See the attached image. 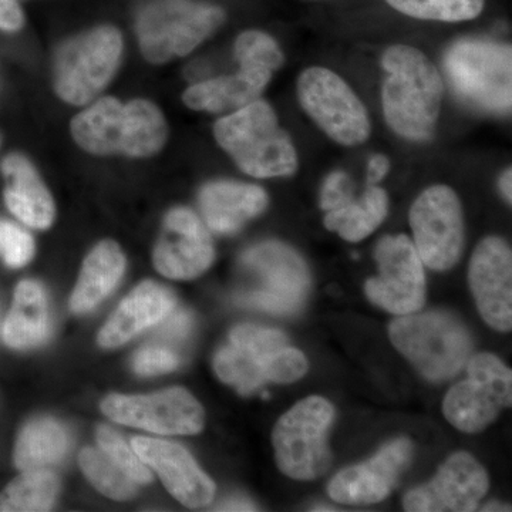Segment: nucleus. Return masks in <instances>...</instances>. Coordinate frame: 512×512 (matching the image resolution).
<instances>
[{
  "mask_svg": "<svg viewBox=\"0 0 512 512\" xmlns=\"http://www.w3.org/2000/svg\"><path fill=\"white\" fill-rule=\"evenodd\" d=\"M382 66L384 117L394 133L409 140L433 134L439 120L444 86L429 57L412 46L397 45L384 52Z\"/></svg>",
  "mask_w": 512,
  "mask_h": 512,
  "instance_id": "nucleus-1",
  "label": "nucleus"
},
{
  "mask_svg": "<svg viewBox=\"0 0 512 512\" xmlns=\"http://www.w3.org/2000/svg\"><path fill=\"white\" fill-rule=\"evenodd\" d=\"M70 130L77 146L96 156L151 157L168 137L167 121L156 104H123L113 97H103L77 114Z\"/></svg>",
  "mask_w": 512,
  "mask_h": 512,
  "instance_id": "nucleus-2",
  "label": "nucleus"
},
{
  "mask_svg": "<svg viewBox=\"0 0 512 512\" xmlns=\"http://www.w3.org/2000/svg\"><path fill=\"white\" fill-rule=\"evenodd\" d=\"M214 369L222 382L251 394L266 383L296 382L308 372V360L279 330L241 325L218 350Z\"/></svg>",
  "mask_w": 512,
  "mask_h": 512,
  "instance_id": "nucleus-3",
  "label": "nucleus"
},
{
  "mask_svg": "<svg viewBox=\"0 0 512 512\" xmlns=\"http://www.w3.org/2000/svg\"><path fill=\"white\" fill-rule=\"evenodd\" d=\"M217 143L244 173L256 178L291 177L298 154L291 137L279 127L274 109L255 100L222 117L214 126Z\"/></svg>",
  "mask_w": 512,
  "mask_h": 512,
  "instance_id": "nucleus-4",
  "label": "nucleus"
},
{
  "mask_svg": "<svg viewBox=\"0 0 512 512\" xmlns=\"http://www.w3.org/2000/svg\"><path fill=\"white\" fill-rule=\"evenodd\" d=\"M389 333L394 348L431 382L456 376L473 349L466 326L447 312L400 316L393 320Z\"/></svg>",
  "mask_w": 512,
  "mask_h": 512,
  "instance_id": "nucleus-5",
  "label": "nucleus"
},
{
  "mask_svg": "<svg viewBox=\"0 0 512 512\" xmlns=\"http://www.w3.org/2000/svg\"><path fill=\"white\" fill-rule=\"evenodd\" d=\"M247 284L235 301L245 308L272 315L301 311L311 291V274L305 261L279 242H265L249 249L241 258Z\"/></svg>",
  "mask_w": 512,
  "mask_h": 512,
  "instance_id": "nucleus-6",
  "label": "nucleus"
},
{
  "mask_svg": "<svg viewBox=\"0 0 512 512\" xmlns=\"http://www.w3.org/2000/svg\"><path fill=\"white\" fill-rule=\"evenodd\" d=\"M451 87L470 106L488 113H510L512 50L510 45L460 40L444 57Z\"/></svg>",
  "mask_w": 512,
  "mask_h": 512,
  "instance_id": "nucleus-7",
  "label": "nucleus"
},
{
  "mask_svg": "<svg viewBox=\"0 0 512 512\" xmlns=\"http://www.w3.org/2000/svg\"><path fill=\"white\" fill-rule=\"evenodd\" d=\"M335 410L320 396L306 397L296 403L276 423L272 433L276 466L285 476L298 481H312L328 473L332 453L328 431Z\"/></svg>",
  "mask_w": 512,
  "mask_h": 512,
  "instance_id": "nucleus-8",
  "label": "nucleus"
},
{
  "mask_svg": "<svg viewBox=\"0 0 512 512\" xmlns=\"http://www.w3.org/2000/svg\"><path fill=\"white\" fill-rule=\"evenodd\" d=\"M224 18L217 6L191 0H157L138 15L141 53L156 64L187 56L220 28Z\"/></svg>",
  "mask_w": 512,
  "mask_h": 512,
  "instance_id": "nucleus-9",
  "label": "nucleus"
},
{
  "mask_svg": "<svg viewBox=\"0 0 512 512\" xmlns=\"http://www.w3.org/2000/svg\"><path fill=\"white\" fill-rule=\"evenodd\" d=\"M121 53L123 39L113 26H101L69 40L55 63L57 96L74 106L90 103L113 79Z\"/></svg>",
  "mask_w": 512,
  "mask_h": 512,
  "instance_id": "nucleus-10",
  "label": "nucleus"
},
{
  "mask_svg": "<svg viewBox=\"0 0 512 512\" xmlns=\"http://www.w3.org/2000/svg\"><path fill=\"white\" fill-rule=\"evenodd\" d=\"M302 109L332 140L342 146H359L370 136L366 107L348 83L332 70L311 67L299 76Z\"/></svg>",
  "mask_w": 512,
  "mask_h": 512,
  "instance_id": "nucleus-11",
  "label": "nucleus"
},
{
  "mask_svg": "<svg viewBox=\"0 0 512 512\" xmlns=\"http://www.w3.org/2000/svg\"><path fill=\"white\" fill-rule=\"evenodd\" d=\"M468 377L451 387L443 413L456 429L478 433L512 402V372L497 356L480 353L468 359Z\"/></svg>",
  "mask_w": 512,
  "mask_h": 512,
  "instance_id": "nucleus-12",
  "label": "nucleus"
},
{
  "mask_svg": "<svg viewBox=\"0 0 512 512\" xmlns=\"http://www.w3.org/2000/svg\"><path fill=\"white\" fill-rule=\"evenodd\" d=\"M414 248L421 262L434 271H447L460 259L464 242L463 211L456 192L433 185L421 192L410 210Z\"/></svg>",
  "mask_w": 512,
  "mask_h": 512,
  "instance_id": "nucleus-13",
  "label": "nucleus"
},
{
  "mask_svg": "<svg viewBox=\"0 0 512 512\" xmlns=\"http://www.w3.org/2000/svg\"><path fill=\"white\" fill-rule=\"evenodd\" d=\"M379 275L367 279L366 295L384 311L403 316L426 302L424 264L406 235L380 239L375 251Z\"/></svg>",
  "mask_w": 512,
  "mask_h": 512,
  "instance_id": "nucleus-14",
  "label": "nucleus"
},
{
  "mask_svg": "<svg viewBox=\"0 0 512 512\" xmlns=\"http://www.w3.org/2000/svg\"><path fill=\"white\" fill-rule=\"evenodd\" d=\"M101 410L116 423L168 436L198 434L205 420L201 404L181 387L148 396L111 394Z\"/></svg>",
  "mask_w": 512,
  "mask_h": 512,
  "instance_id": "nucleus-15",
  "label": "nucleus"
},
{
  "mask_svg": "<svg viewBox=\"0 0 512 512\" xmlns=\"http://www.w3.org/2000/svg\"><path fill=\"white\" fill-rule=\"evenodd\" d=\"M487 473L468 453L453 454L429 484L409 491L403 498L410 512H470L487 494Z\"/></svg>",
  "mask_w": 512,
  "mask_h": 512,
  "instance_id": "nucleus-16",
  "label": "nucleus"
},
{
  "mask_svg": "<svg viewBox=\"0 0 512 512\" xmlns=\"http://www.w3.org/2000/svg\"><path fill=\"white\" fill-rule=\"evenodd\" d=\"M468 281L481 318L500 332L512 329V254L504 239L488 237L471 256Z\"/></svg>",
  "mask_w": 512,
  "mask_h": 512,
  "instance_id": "nucleus-17",
  "label": "nucleus"
},
{
  "mask_svg": "<svg viewBox=\"0 0 512 512\" xmlns=\"http://www.w3.org/2000/svg\"><path fill=\"white\" fill-rule=\"evenodd\" d=\"M413 451L409 439L403 437L392 441L366 463L336 474L328 485L330 498L348 505L376 504L386 500L412 463Z\"/></svg>",
  "mask_w": 512,
  "mask_h": 512,
  "instance_id": "nucleus-18",
  "label": "nucleus"
},
{
  "mask_svg": "<svg viewBox=\"0 0 512 512\" xmlns=\"http://www.w3.org/2000/svg\"><path fill=\"white\" fill-rule=\"evenodd\" d=\"M214 245L200 218L188 208H175L165 217L154 249V265L171 279H194L214 261Z\"/></svg>",
  "mask_w": 512,
  "mask_h": 512,
  "instance_id": "nucleus-19",
  "label": "nucleus"
},
{
  "mask_svg": "<svg viewBox=\"0 0 512 512\" xmlns=\"http://www.w3.org/2000/svg\"><path fill=\"white\" fill-rule=\"evenodd\" d=\"M133 448L148 467L157 471L167 490L181 504L201 508L214 500L215 484L185 448L147 437H136Z\"/></svg>",
  "mask_w": 512,
  "mask_h": 512,
  "instance_id": "nucleus-20",
  "label": "nucleus"
},
{
  "mask_svg": "<svg viewBox=\"0 0 512 512\" xmlns=\"http://www.w3.org/2000/svg\"><path fill=\"white\" fill-rule=\"evenodd\" d=\"M175 309V296L170 289L143 282L121 302L117 311L99 333L103 348H117L124 345L138 333L157 325Z\"/></svg>",
  "mask_w": 512,
  "mask_h": 512,
  "instance_id": "nucleus-21",
  "label": "nucleus"
},
{
  "mask_svg": "<svg viewBox=\"0 0 512 512\" xmlns=\"http://www.w3.org/2000/svg\"><path fill=\"white\" fill-rule=\"evenodd\" d=\"M200 207L212 231L229 235L265 211L268 195L256 185L218 181L202 188Z\"/></svg>",
  "mask_w": 512,
  "mask_h": 512,
  "instance_id": "nucleus-22",
  "label": "nucleus"
},
{
  "mask_svg": "<svg viewBox=\"0 0 512 512\" xmlns=\"http://www.w3.org/2000/svg\"><path fill=\"white\" fill-rule=\"evenodd\" d=\"M2 173L9 210L29 227L49 228L55 220V202L28 158L10 154L3 160Z\"/></svg>",
  "mask_w": 512,
  "mask_h": 512,
  "instance_id": "nucleus-23",
  "label": "nucleus"
},
{
  "mask_svg": "<svg viewBox=\"0 0 512 512\" xmlns=\"http://www.w3.org/2000/svg\"><path fill=\"white\" fill-rule=\"evenodd\" d=\"M271 79L272 73L268 70L241 67L237 74L194 84L184 93L183 100L191 110L235 111L258 100Z\"/></svg>",
  "mask_w": 512,
  "mask_h": 512,
  "instance_id": "nucleus-24",
  "label": "nucleus"
},
{
  "mask_svg": "<svg viewBox=\"0 0 512 512\" xmlns=\"http://www.w3.org/2000/svg\"><path fill=\"white\" fill-rule=\"evenodd\" d=\"M124 269L126 258L119 245L113 241L100 242L84 261L70 309L79 315L92 311L116 288Z\"/></svg>",
  "mask_w": 512,
  "mask_h": 512,
  "instance_id": "nucleus-25",
  "label": "nucleus"
},
{
  "mask_svg": "<svg viewBox=\"0 0 512 512\" xmlns=\"http://www.w3.org/2000/svg\"><path fill=\"white\" fill-rule=\"evenodd\" d=\"M50 322L46 293L35 281L20 282L2 335L13 349L35 348L49 336Z\"/></svg>",
  "mask_w": 512,
  "mask_h": 512,
  "instance_id": "nucleus-26",
  "label": "nucleus"
},
{
  "mask_svg": "<svg viewBox=\"0 0 512 512\" xmlns=\"http://www.w3.org/2000/svg\"><path fill=\"white\" fill-rule=\"evenodd\" d=\"M387 211L389 197L386 191L369 185L359 200H352L338 210L329 211L325 217V227L338 232L345 241H363L382 225Z\"/></svg>",
  "mask_w": 512,
  "mask_h": 512,
  "instance_id": "nucleus-27",
  "label": "nucleus"
},
{
  "mask_svg": "<svg viewBox=\"0 0 512 512\" xmlns=\"http://www.w3.org/2000/svg\"><path fill=\"white\" fill-rule=\"evenodd\" d=\"M69 448L67 431L52 419H36L20 433L15 448L19 470H40L59 463Z\"/></svg>",
  "mask_w": 512,
  "mask_h": 512,
  "instance_id": "nucleus-28",
  "label": "nucleus"
},
{
  "mask_svg": "<svg viewBox=\"0 0 512 512\" xmlns=\"http://www.w3.org/2000/svg\"><path fill=\"white\" fill-rule=\"evenodd\" d=\"M59 487V478L45 468L25 471L0 494V512L49 511Z\"/></svg>",
  "mask_w": 512,
  "mask_h": 512,
  "instance_id": "nucleus-29",
  "label": "nucleus"
},
{
  "mask_svg": "<svg viewBox=\"0 0 512 512\" xmlns=\"http://www.w3.org/2000/svg\"><path fill=\"white\" fill-rule=\"evenodd\" d=\"M79 463L94 487L107 497L121 501L128 500L136 494L137 483H134L103 450L84 448L80 453Z\"/></svg>",
  "mask_w": 512,
  "mask_h": 512,
  "instance_id": "nucleus-30",
  "label": "nucleus"
},
{
  "mask_svg": "<svg viewBox=\"0 0 512 512\" xmlns=\"http://www.w3.org/2000/svg\"><path fill=\"white\" fill-rule=\"evenodd\" d=\"M403 15L439 22H464L476 19L484 9L485 0H386Z\"/></svg>",
  "mask_w": 512,
  "mask_h": 512,
  "instance_id": "nucleus-31",
  "label": "nucleus"
},
{
  "mask_svg": "<svg viewBox=\"0 0 512 512\" xmlns=\"http://www.w3.org/2000/svg\"><path fill=\"white\" fill-rule=\"evenodd\" d=\"M235 59L239 67L268 70L271 73L278 70L285 60L278 43L258 30H249L238 37L235 42Z\"/></svg>",
  "mask_w": 512,
  "mask_h": 512,
  "instance_id": "nucleus-32",
  "label": "nucleus"
},
{
  "mask_svg": "<svg viewBox=\"0 0 512 512\" xmlns=\"http://www.w3.org/2000/svg\"><path fill=\"white\" fill-rule=\"evenodd\" d=\"M97 441L104 453L107 454L127 474L134 483L148 484L153 481L151 471L148 466L138 457L134 448L128 447L126 441L121 436L109 429V427H100L97 430Z\"/></svg>",
  "mask_w": 512,
  "mask_h": 512,
  "instance_id": "nucleus-33",
  "label": "nucleus"
},
{
  "mask_svg": "<svg viewBox=\"0 0 512 512\" xmlns=\"http://www.w3.org/2000/svg\"><path fill=\"white\" fill-rule=\"evenodd\" d=\"M35 254V242L28 232L9 221H0V255L10 268H22Z\"/></svg>",
  "mask_w": 512,
  "mask_h": 512,
  "instance_id": "nucleus-34",
  "label": "nucleus"
},
{
  "mask_svg": "<svg viewBox=\"0 0 512 512\" xmlns=\"http://www.w3.org/2000/svg\"><path fill=\"white\" fill-rule=\"evenodd\" d=\"M180 365V357L163 346H148L134 356V370L141 376L173 372Z\"/></svg>",
  "mask_w": 512,
  "mask_h": 512,
  "instance_id": "nucleus-35",
  "label": "nucleus"
},
{
  "mask_svg": "<svg viewBox=\"0 0 512 512\" xmlns=\"http://www.w3.org/2000/svg\"><path fill=\"white\" fill-rule=\"evenodd\" d=\"M353 200V183L348 174L335 171L326 178L320 194V207L323 211L338 210Z\"/></svg>",
  "mask_w": 512,
  "mask_h": 512,
  "instance_id": "nucleus-36",
  "label": "nucleus"
},
{
  "mask_svg": "<svg viewBox=\"0 0 512 512\" xmlns=\"http://www.w3.org/2000/svg\"><path fill=\"white\" fill-rule=\"evenodd\" d=\"M165 322L160 333L165 339L183 340L187 338L192 328V318L190 313L185 311L171 312L165 316Z\"/></svg>",
  "mask_w": 512,
  "mask_h": 512,
  "instance_id": "nucleus-37",
  "label": "nucleus"
},
{
  "mask_svg": "<svg viewBox=\"0 0 512 512\" xmlns=\"http://www.w3.org/2000/svg\"><path fill=\"white\" fill-rule=\"evenodd\" d=\"M25 23L23 10L16 0H0V29L15 32Z\"/></svg>",
  "mask_w": 512,
  "mask_h": 512,
  "instance_id": "nucleus-38",
  "label": "nucleus"
},
{
  "mask_svg": "<svg viewBox=\"0 0 512 512\" xmlns=\"http://www.w3.org/2000/svg\"><path fill=\"white\" fill-rule=\"evenodd\" d=\"M390 170V161L382 154H376L370 158L369 165H367V181L369 185H376L386 177Z\"/></svg>",
  "mask_w": 512,
  "mask_h": 512,
  "instance_id": "nucleus-39",
  "label": "nucleus"
},
{
  "mask_svg": "<svg viewBox=\"0 0 512 512\" xmlns=\"http://www.w3.org/2000/svg\"><path fill=\"white\" fill-rule=\"evenodd\" d=\"M220 511H255L256 507L254 504L249 503L247 500H231L227 503L221 504Z\"/></svg>",
  "mask_w": 512,
  "mask_h": 512,
  "instance_id": "nucleus-40",
  "label": "nucleus"
},
{
  "mask_svg": "<svg viewBox=\"0 0 512 512\" xmlns=\"http://www.w3.org/2000/svg\"><path fill=\"white\" fill-rule=\"evenodd\" d=\"M500 188H501V192H503L505 200L508 201V204H511V202H512V171H511V168H508V170L504 171V174L501 175Z\"/></svg>",
  "mask_w": 512,
  "mask_h": 512,
  "instance_id": "nucleus-41",
  "label": "nucleus"
}]
</instances>
